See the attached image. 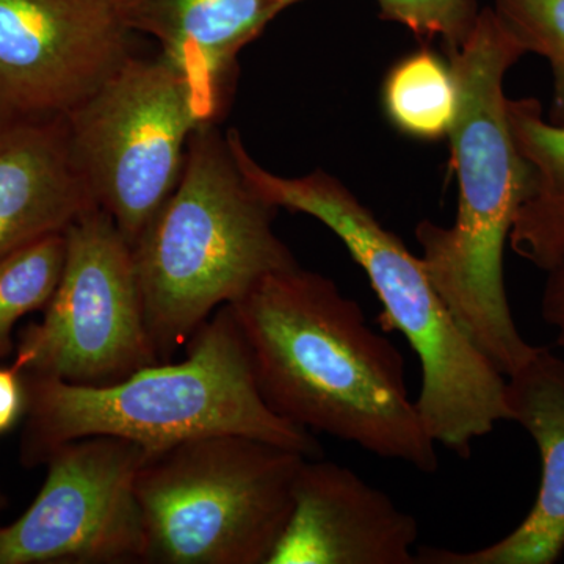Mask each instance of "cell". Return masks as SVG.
Returning a JSON list of instances; mask_svg holds the SVG:
<instances>
[{
    "label": "cell",
    "instance_id": "6da1fadb",
    "mask_svg": "<svg viewBox=\"0 0 564 564\" xmlns=\"http://www.w3.org/2000/svg\"><path fill=\"white\" fill-rule=\"evenodd\" d=\"M228 306L274 414L436 473L437 444L411 400L402 352L336 282L296 263L267 274Z\"/></svg>",
    "mask_w": 564,
    "mask_h": 564
},
{
    "label": "cell",
    "instance_id": "7a4b0ae2",
    "mask_svg": "<svg viewBox=\"0 0 564 564\" xmlns=\"http://www.w3.org/2000/svg\"><path fill=\"white\" fill-rule=\"evenodd\" d=\"M525 51L492 9L480 10L474 32L448 54L458 84V115L448 133L458 176V214L451 228L419 223V256L463 332L505 375L532 356L516 326L503 252L532 188V166L514 140L503 82Z\"/></svg>",
    "mask_w": 564,
    "mask_h": 564
},
{
    "label": "cell",
    "instance_id": "3957f363",
    "mask_svg": "<svg viewBox=\"0 0 564 564\" xmlns=\"http://www.w3.org/2000/svg\"><path fill=\"white\" fill-rule=\"evenodd\" d=\"M22 466H44L70 441L117 436L148 454L212 434H242L321 458L314 434L267 406L247 345L223 306L185 347L180 362H159L117 383L80 386L22 373Z\"/></svg>",
    "mask_w": 564,
    "mask_h": 564
},
{
    "label": "cell",
    "instance_id": "277c9868",
    "mask_svg": "<svg viewBox=\"0 0 564 564\" xmlns=\"http://www.w3.org/2000/svg\"><path fill=\"white\" fill-rule=\"evenodd\" d=\"M237 166L267 203L306 214L332 229L361 265L383 313L386 332L402 333L422 367L417 404L434 443L469 458L475 440L511 422L507 377L475 347L421 258L332 174L315 170L300 177L269 172L251 158L239 131L228 132Z\"/></svg>",
    "mask_w": 564,
    "mask_h": 564
},
{
    "label": "cell",
    "instance_id": "5b68a950",
    "mask_svg": "<svg viewBox=\"0 0 564 564\" xmlns=\"http://www.w3.org/2000/svg\"><path fill=\"white\" fill-rule=\"evenodd\" d=\"M276 212L245 180L217 124L196 129L176 187L132 247L162 362L220 307L299 263L274 232Z\"/></svg>",
    "mask_w": 564,
    "mask_h": 564
},
{
    "label": "cell",
    "instance_id": "8992f818",
    "mask_svg": "<svg viewBox=\"0 0 564 564\" xmlns=\"http://www.w3.org/2000/svg\"><path fill=\"white\" fill-rule=\"evenodd\" d=\"M307 456L212 434L151 452L137 475L144 564H267Z\"/></svg>",
    "mask_w": 564,
    "mask_h": 564
},
{
    "label": "cell",
    "instance_id": "52a82bcc",
    "mask_svg": "<svg viewBox=\"0 0 564 564\" xmlns=\"http://www.w3.org/2000/svg\"><path fill=\"white\" fill-rule=\"evenodd\" d=\"M65 118L96 206L131 247L176 187L193 133L214 124L161 54H132Z\"/></svg>",
    "mask_w": 564,
    "mask_h": 564
},
{
    "label": "cell",
    "instance_id": "ba28073f",
    "mask_svg": "<svg viewBox=\"0 0 564 564\" xmlns=\"http://www.w3.org/2000/svg\"><path fill=\"white\" fill-rule=\"evenodd\" d=\"M159 362L131 243L95 207L66 229L61 282L43 318L18 334L13 364L33 377L102 386Z\"/></svg>",
    "mask_w": 564,
    "mask_h": 564
},
{
    "label": "cell",
    "instance_id": "9c48e42d",
    "mask_svg": "<svg viewBox=\"0 0 564 564\" xmlns=\"http://www.w3.org/2000/svg\"><path fill=\"white\" fill-rule=\"evenodd\" d=\"M147 455L117 436L63 444L31 507L0 524V564H144L135 484Z\"/></svg>",
    "mask_w": 564,
    "mask_h": 564
},
{
    "label": "cell",
    "instance_id": "30bf717a",
    "mask_svg": "<svg viewBox=\"0 0 564 564\" xmlns=\"http://www.w3.org/2000/svg\"><path fill=\"white\" fill-rule=\"evenodd\" d=\"M109 0H0V117H65L132 55Z\"/></svg>",
    "mask_w": 564,
    "mask_h": 564
},
{
    "label": "cell",
    "instance_id": "8fae6325",
    "mask_svg": "<svg viewBox=\"0 0 564 564\" xmlns=\"http://www.w3.org/2000/svg\"><path fill=\"white\" fill-rule=\"evenodd\" d=\"M414 516L348 467L306 458L267 564H417Z\"/></svg>",
    "mask_w": 564,
    "mask_h": 564
},
{
    "label": "cell",
    "instance_id": "7c38bea8",
    "mask_svg": "<svg viewBox=\"0 0 564 564\" xmlns=\"http://www.w3.org/2000/svg\"><path fill=\"white\" fill-rule=\"evenodd\" d=\"M511 422L533 437L541 484L532 510L513 532L477 551L417 547V564H554L564 554V359L536 347L507 377Z\"/></svg>",
    "mask_w": 564,
    "mask_h": 564
},
{
    "label": "cell",
    "instance_id": "4fadbf2b",
    "mask_svg": "<svg viewBox=\"0 0 564 564\" xmlns=\"http://www.w3.org/2000/svg\"><path fill=\"white\" fill-rule=\"evenodd\" d=\"M306 0H113L133 33L158 41L159 54L188 82L217 124L237 77V58L282 11Z\"/></svg>",
    "mask_w": 564,
    "mask_h": 564
},
{
    "label": "cell",
    "instance_id": "5bb4252c",
    "mask_svg": "<svg viewBox=\"0 0 564 564\" xmlns=\"http://www.w3.org/2000/svg\"><path fill=\"white\" fill-rule=\"evenodd\" d=\"M95 207L65 117H0V259Z\"/></svg>",
    "mask_w": 564,
    "mask_h": 564
},
{
    "label": "cell",
    "instance_id": "9a60e30c",
    "mask_svg": "<svg viewBox=\"0 0 564 564\" xmlns=\"http://www.w3.org/2000/svg\"><path fill=\"white\" fill-rule=\"evenodd\" d=\"M508 118L533 173L508 243L547 273L564 258V126L552 124L533 98L508 99Z\"/></svg>",
    "mask_w": 564,
    "mask_h": 564
},
{
    "label": "cell",
    "instance_id": "2e32d148",
    "mask_svg": "<svg viewBox=\"0 0 564 564\" xmlns=\"http://www.w3.org/2000/svg\"><path fill=\"white\" fill-rule=\"evenodd\" d=\"M383 106L400 132L423 141L445 139L458 115V84L451 62L423 47L386 76Z\"/></svg>",
    "mask_w": 564,
    "mask_h": 564
},
{
    "label": "cell",
    "instance_id": "e0dca14e",
    "mask_svg": "<svg viewBox=\"0 0 564 564\" xmlns=\"http://www.w3.org/2000/svg\"><path fill=\"white\" fill-rule=\"evenodd\" d=\"M66 258V231L50 234L0 259V361L13 356L14 329L51 302Z\"/></svg>",
    "mask_w": 564,
    "mask_h": 564
},
{
    "label": "cell",
    "instance_id": "ac0fdd59",
    "mask_svg": "<svg viewBox=\"0 0 564 564\" xmlns=\"http://www.w3.org/2000/svg\"><path fill=\"white\" fill-rule=\"evenodd\" d=\"M492 10L525 54L547 61L554 82L547 120L564 126V0H494Z\"/></svg>",
    "mask_w": 564,
    "mask_h": 564
},
{
    "label": "cell",
    "instance_id": "d6986e66",
    "mask_svg": "<svg viewBox=\"0 0 564 564\" xmlns=\"http://www.w3.org/2000/svg\"><path fill=\"white\" fill-rule=\"evenodd\" d=\"M380 17L402 24L419 39L440 40L447 54L466 43L477 24V0H375Z\"/></svg>",
    "mask_w": 564,
    "mask_h": 564
},
{
    "label": "cell",
    "instance_id": "ffe728a7",
    "mask_svg": "<svg viewBox=\"0 0 564 564\" xmlns=\"http://www.w3.org/2000/svg\"><path fill=\"white\" fill-rule=\"evenodd\" d=\"M25 386L22 372L14 366H0V436L13 432L24 419Z\"/></svg>",
    "mask_w": 564,
    "mask_h": 564
},
{
    "label": "cell",
    "instance_id": "44dd1931",
    "mask_svg": "<svg viewBox=\"0 0 564 564\" xmlns=\"http://www.w3.org/2000/svg\"><path fill=\"white\" fill-rule=\"evenodd\" d=\"M541 315L555 329L556 345L564 351V258L547 272L541 300Z\"/></svg>",
    "mask_w": 564,
    "mask_h": 564
},
{
    "label": "cell",
    "instance_id": "7402d4cb",
    "mask_svg": "<svg viewBox=\"0 0 564 564\" xmlns=\"http://www.w3.org/2000/svg\"><path fill=\"white\" fill-rule=\"evenodd\" d=\"M7 505H9V499H7L6 492L0 488V519H2L3 511H6ZM2 524V522H0Z\"/></svg>",
    "mask_w": 564,
    "mask_h": 564
},
{
    "label": "cell",
    "instance_id": "603a6c76",
    "mask_svg": "<svg viewBox=\"0 0 564 564\" xmlns=\"http://www.w3.org/2000/svg\"><path fill=\"white\" fill-rule=\"evenodd\" d=\"M109 2L111 3V6H113V0H109Z\"/></svg>",
    "mask_w": 564,
    "mask_h": 564
}]
</instances>
